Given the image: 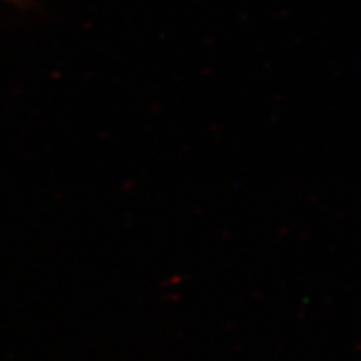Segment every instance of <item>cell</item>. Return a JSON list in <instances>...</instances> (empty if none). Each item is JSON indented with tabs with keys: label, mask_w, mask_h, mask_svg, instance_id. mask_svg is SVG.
<instances>
[]
</instances>
